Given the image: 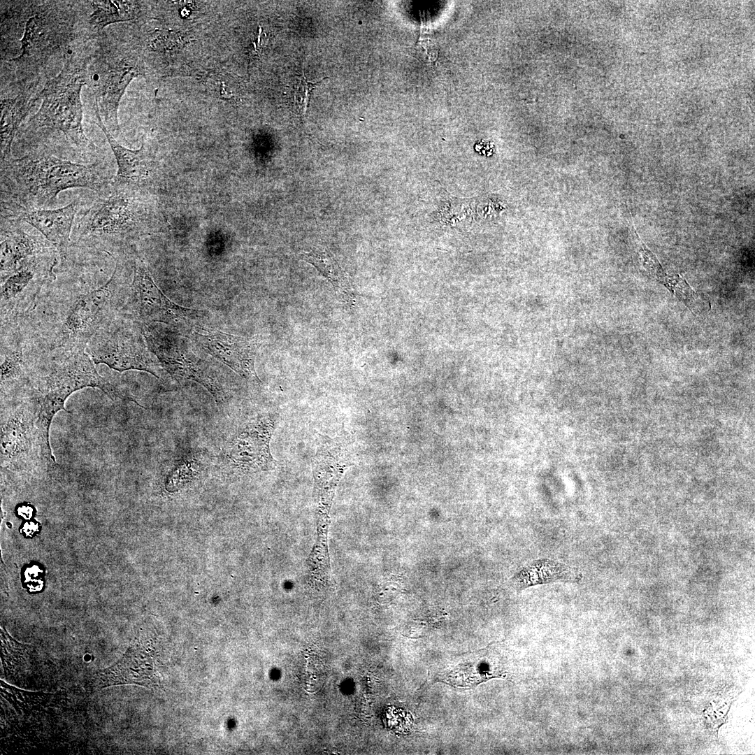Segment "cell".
<instances>
[{"mask_svg":"<svg viewBox=\"0 0 755 755\" xmlns=\"http://www.w3.org/2000/svg\"><path fill=\"white\" fill-rule=\"evenodd\" d=\"M94 364L119 372L143 371L160 378L162 366L150 352L141 324L116 314L91 337L85 347Z\"/></svg>","mask_w":755,"mask_h":755,"instance_id":"cell-6","label":"cell"},{"mask_svg":"<svg viewBox=\"0 0 755 755\" xmlns=\"http://www.w3.org/2000/svg\"><path fill=\"white\" fill-rule=\"evenodd\" d=\"M31 94H21L1 100V162L11 158V145L15 134L36 101Z\"/></svg>","mask_w":755,"mask_h":755,"instance_id":"cell-20","label":"cell"},{"mask_svg":"<svg viewBox=\"0 0 755 755\" xmlns=\"http://www.w3.org/2000/svg\"><path fill=\"white\" fill-rule=\"evenodd\" d=\"M138 3L135 1H92L93 11L89 23L97 31H101L113 23L135 20L141 15Z\"/></svg>","mask_w":755,"mask_h":755,"instance_id":"cell-21","label":"cell"},{"mask_svg":"<svg viewBox=\"0 0 755 755\" xmlns=\"http://www.w3.org/2000/svg\"><path fill=\"white\" fill-rule=\"evenodd\" d=\"M86 62L72 55L57 76L48 80L39 92L42 103L30 119L35 128L59 130L78 148L91 145L82 127L81 89L87 78Z\"/></svg>","mask_w":755,"mask_h":755,"instance_id":"cell-5","label":"cell"},{"mask_svg":"<svg viewBox=\"0 0 755 755\" xmlns=\"http://www.w3.org/2000/svg\"><path fill=\"white\" fill-rule=\"evenodd\" d=\"M64 289L61 301L47 308L39 319L36 336L49 348L84 347L91 337L117 312V271L101 286L92 290Z\"/></svg>","mask_w":755,"mask_h":755,"instance_id":"cell-3","label":"cell"},{"mask_svg":"<svg viewBox=\"0 0 755 755\" xmlns=\"http://www.w3.org/2000/svg\"><path fill=\"white\" fill-rule=\"evenodd\" d=\"M96 124L102 130L110 145L117 164V172L111 184L123 186L139 183L146 180L152 171V159L145 148L144 139L139 149L130 150L120 145L104 125L96 110Z\"/></svg>","mask_w":755,"mask_h":755,"instance_id":"cell-18","label":"cell"},{"mask_svg":"<svg viewBox=\"0 0 755 755\" xmlns=\"http://www.w3.org/2000/svg\"><path fill=\"white\" fill-rule=\"evenodd\" d=\"M150 352L177 380H192L203 386L219 403L224 401V387L210 364L199 357L187 338L162 323L142 325Z\"/></svg>","mask_w":755,"mask_h":755,"instance_id":"cell-8","label":"cell"},{"mask_svg":"<svg viewBox=\"0 0 755 755\" xmlns=\"http://www.w3.org/2000/svg\"><path fill=\"white\" fill-rule=\"evenodd\" d=\"M323 80H324V78L316 82H310L305 78L303 73L300 78L296 87L294 96L298 108L303 115H305L308 110L310 98L312 91Z\"/></svg>","mask_w":755,"mask_h":755,"instance_id":"cell-25","label":"cell"},{"mask_svg":"<svg viewBox=\"0 0 755 755\" xmlns=\"http://www.w3.org/2000/svg\"><path fill=\"white\" fill-rule=\"evenodd\" d=\"M90 80L95 109L109 132L119 131L117 111L120 100L131 81L144 74L136 59L102 50L90 66Z\"/></svg>","mask_w":755,"mask_h":755,"instance_id":"cell-9","label":"cell"},{"mask_svg":"<svg viewBox=\"0 0 755 755\" xmlns=\"http://www.w3.org/2000/svg\"><path fill=\"white\" fill-rule=\"evenodd\" d=\"M275 428L274 420L264 417L247 425L233 439L228 457L233 466L243 470L267 469L275 461L269 451V442Z\"/></svg>","mask_w":755,"mask_h":755,"instance_id":"cell-15","label":"cell"},{"mask_svg":"<svg viewBox=\"0 0 755 755\" xmlns=\"http://www.w3.org/2000/svg\"><path fill=\"white\" fill-rule=\"evenodd\" d=\"M110 186L82 213L73 229L74 243L110 253L136 229L135 206L120 187Z\"/></svg>","mask_w":755,"mask_h":755,"instance_id":"cell-7","label":"cell"},{"mask_svg":"<svg viewBox=\"0 0 755 755\" xmlns=\"http://www.w3.org/2000/svg\"><path fill=\"white\" fill-rule=\"evenodd\" d=\"M173 471L170 473L168 483H182L189 480L195 474L199 468V463L193 459H182L175 465Z\"/></svg>","mask_w":755,"mask_h":755,"instance_id":"cell-26","label":"cell"},{"mask_svg":"<svg viewBox=\"0 0 755 755\" xmlns=\"http://www.w3.org/2000/svg\"><path fill=\"white\" fill-rule=\"evenodd\" d=\"M77 202L52 210L1 208V217L24 222L36 228L60 253L71 243V232L77 212Z\"/></svg>","mask_w":755,"mask_h":755,"instance_id":"cell-16","label":"cell"},{"mask_svg":"<svg viewBox=\"0 0 755 755\" xmlns=\"http://www.w3.org/2000/svg\"><path fill=\"white\" fill-rule=\"evenodd\" d=\"M38 419L36 405L26 396L1 402V468L29 473L55 466Z\"/></svg>","mask_w":755,"mask_h":755,"instance_id":"cell-4","label":"cell"},{"mask_svg":"<svg viewBox=\"0 0 755 755\" xmlns=\"http://www.w3.org/2000/svg\"><path fill=\"white\" fill-rule=\"evenodd\" d=\"M1 165V207L6 208H41L71 188L103 192L113 179L100 163L73 162L46 152L11 157Z\"/></svg>","mask_w":755,"mask_h":755,"instance_id":"cell-1","label":"cell"},{"mask_svg":"<svg viewBox=\"0 0 755 755\" xmlns=\"http://www.w3.org/2000/svg\"><path fill=\"white\" fill-rule=\"evenodd\" d=\"M87 387L101 389L113 401L130 398L121 386L99 374L84 347L45 349L22 396L35 404L40 428L49 437L52 419L59 410H66L68 397Z\"/></svg>","mask_w":755,"mask_h":755,"instance_id":"cell-2","label":"cell"},{"mask_svg":"<svg viewBox=\"0 0 755 755\" xmlns=\"http://www.w3.org/2000/svg\"><path fill=\"white\" fill-rule=\"evenodd\" d=\"M56 256L26 265L1 280V323L19 322L37 304L41 290L53 279Z\"/></svg>","mask_w":755,"mask_h":755,"instance_id":"cell-11","label":"cell"},{"mask_svg":"<svg viewBox=\"0 0 755 755\" xmlns=\"http://www.w3.org/2000/svg\"><path fill=\"white\" fill-rule=\"evenodd\" d=\"M22 531H24V533L26 535H31L36 531H38V525H37V524H36L34 522H27V523L24 524V525L23 526V528H22Z\"/></svg>","mask_w":755,"mask_h":755,"instance_id":"cell-27","label":"cell"},{"mask_svg":"<svg viewBox=\"0 0 755 755\" xmlns=\"http://www.w3.org/2000/svg\"><path fill=\"white\" fill-rule=\"evenodd\" d=\"M154 656L150 647L135 641L114 665L95 675L98 688L126 684L152 686L155 683Z\"/></svg>","mask_w":755,"mask_h":755,"instance_id":"cell-17","label":"cell"},{"mask_svg":"<svg viewBox=\"0 0 755 755\" xmlns=\"http://www.w3.org/2000/svg\"><path fill=\"white\" fill-rule=\"evenodd\" d=\"M1 220V280L20 268L56 254L48 240L26 232L16 220Z\"/></svg>","mask_w":755,"mask_h":755,"instance_id":"cell-14","label":"cell"},{"mask_svg":"<svg viewBox=\"0 0 755 755\" xmlns=\"http://www.w3.org/2000/svg\"><path fill=\"white\" fill-rule=\"evenodd\" d=\"M656 278L677 298L684 302L691 311L694 312L700 309L701 299L684 278L677 275L673 276L666 275L663 271H661Z\"/></svg>","mask_w":755,"mask_h":755,"instance_id":"cell-24","label":"cell"},{"mask_svg":"<svg viewBox=\"0 0 755 755\" xmlns=\"http://www.w3.org/2000/svg\"><path fill=\"white\" fill-rule=\"evenodd\" d=\"M579 568L559 561L542 558L531 561L512 577V583L521 591L536 585L557 582L579 584L583 580Z\"/></svg>","mask_w":755,"mask_h":755,"instance_id":"cell-19","label":"cell"},{"mask_svg":"<svg viewBox=\"0 0 755 755\" xmlns=\"http://www.w3.org/2000/svg\"><path fill=\"white\" fill-rule=\"evenodd\" d=\"M299 257L314 266L334 287L347 293L350 287L348 276L329 251L314 249L300 254Z\"/></svg>","mask_w":755,"mask_h":755,"instance_id":"cell-22","label":"cell"},{"mask_svg":"<svg viewBox=\"0 0 755 755\" xmlns=\"http://www.w3.org/2000/svg\"><path fill=\"white\" fill-rule=\"evenodd\" d=\"M192 328L195 343L206 352L226 364L242 378L260 382L254 368L255 351L247 339L201 325Z\"/></svg>","mask_w":755,"mask_h":755,"instance_id":"cell-13","label":"cell"},{"mask_svg":"<svg viewBox=\"0 0 755 755\" xmlns=\"http://www.w3.org/2000/svg\"><path fill=\"white\" fill-rule=\"evenodd\" d=\"M71 25L50 9H43L27 21L21 41V54L13 62L27 66H41L71 40Z\"/></svg>","mask_w":755,"mask_h":755,"instance_id":"cell-12","label":"cell"},{"mask_svg":"<svg viewBox=\"0 0 755 755\" xmlns=\"http://www.w3.org/2000/svg\"><path fill=\"white\" fill-rule=\"evenodd\" d=\"M18 514L24 519H29L33 514V510L30 506L22 505L18 508Z\"/></svg>","mask_w":755,"mask_h":755,"instance_id":"cell-28","label":"cell"},{"mask_svg":"<svg viewBox=\"0 0 755 755\" xmlns=\"http://www.w3.org/2000/svg\"><path fill=\"white\" fill-rule=\"evenodd\" d=\"M128 303L133 320L141 325L162 323L174 328L194 325L192 321L200 312L182 307L167 298L155 283L144 261L134 259L133 279L129 288Z\"/></svg>","mask_w":755,"mask_h":755,"instance_id":"cell-10","label":"cell"},{"mask_svg":"<svg viewBox=\"0 0 755 755\" xmlns=\"http://www.w3.org/2000/svg\"><path fill=\"white\" fill-rule=\"evenodd\" d=\"M1 659L6 676L13 674L26 661L29 645L19 643L4 631H1Z\"/></svg>","mask_w":755,"mask_h":755,"instance_id":"cell-23","label":"cell"}]
</instances>
